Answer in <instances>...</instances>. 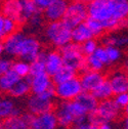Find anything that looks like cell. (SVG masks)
Returning <instances> with one entry per match:
<instances>
[{
  "label": "cell",
  "instance_id": "obj_44",
  "mask_svg": "<svg viewBox=\"0 0 128 129\" xmlns=\"http://www.w3.org/2000/svg\"><path fill=\"white\" fill-rule=\"evenodd\" d=\"M123 113H124V115H128V104H127V106L123 109Z\"/></svg>",
  "mask_w": 128,
  "mask_h": 129
},
{
  "label": "cell",
  "instance_id": "obj_1",
  "mask_svg": "<svg viewBox=\"0 0 128 129\" xmlns=\"http://www.w3.org/2000/svg\"><path fill=\"white\" fill-rule=\"evenodd\" d=\"M88 13L102 22L106 32L128 28V0H92Z\"/></svg>",
  "mask_w": 128,
  "mask_h": 129
},
{
  "label": "cell",
  "instance_id": "obj_35",
  "mask_svg": "<svg viewBox=\"0 0 128 129\" xmlns=\"http://www.w3.org/2000/svg\"><path fill=\"white\" fill-rule=\"evenodd\" d=\"M113 100L118 105V107H120L123 110L127 106V104H128V91L127 92H120V93L114 94Z\"/></svg>",
  "mask_w": 128,
  "mask_h": 129
},
{
  "label": "cell",
  "instance_id": "obj_11",
  "mask_svg": "<svg viewBox=\"0 0 128 129\" xmlns=\"http://www.w3.org/2000/svg\"><path fill=\"white\" fill-rule=\"evenodd\" d=\"M69 3V0H54L48 7L42 11L44 19L47 22L62 21L67 12Z\"/></svg>",
  "mask_w": 128,
  "mask_h": 129
},
{
  "label": "cell",
  "instance_id": "obj_17",
  "mask_svg": "<svg viewBox=\"0 0 128 129\" xmlns=\"http://www.w3.org/2000/svg\"><path fill=\"white\" fill-rule=\"evenodd\" d=\"M25 34L22 32L17 31L14 33L10 34L9 36L5 37L3 39V45H4V52L10 56H18L21 51V47L25 38Z\"/></svg>",
  "mask_w": 128,
  "mask_h": 129
},
{
  "label": "cell",
  "instance_id": "obj_8",
  "mask_svg": "<svg viewBox=\"0 0 128 129\" xmlns=\"http://www.w3.org/2000/svg\"><path fill=\"white\" fill-rule=\"evenodd\" d=\"M55 96L58 101H73L83 91L80 78L75 76L67 81L54 84Z\"/></svg>",
  "mask_w": 128,
  "mask_h": 129
},
{
  "label": "cell",
  "instance_id": "obj_19",
  "mask_svg": "<svg viewBox=\"0 0 128 129\" xmlns=\"http://www.w3.org/2000/svg\"><path fill=\"white\" fill-rule=\"evenodd\" d=\"M21 77L12 69L0 75V93L8 94Z\"/></svg>",
  "mask_w": 128,
  "mask_h": 129
},
{
  "label": "cell",
  "instance_id": "obj_33",
  "mask_svg": "<svg viewBox=\"0 0 128 129\" xmlns=\"http://www.w3.org/2000/svg\"><path fill=\"white\" fill-rule=\"evenodd\" d=\"M106 49H107L111 64L118 62L122 58V51L120 49V47L115 46V45H110V46H106Z\"/></svg>",
  "mask_w": 128,
  "mask_h": 129
},
{
  "label": "cell",
  "instance_id": "obj_15",
  "mask_svg": "<svg viewBox=\"0 0 128 129\" xmlns=\"http://www.w3.org/2000/svg\"><path fill=\"white\" fill-rule=\"evenodd\" d=\"M30 83H31V92L35 94L42 93L54 86L52 77L46 72L34 76H30Z\"/></svg>",
  "mask_w": 128,
  "mask_h": 129
},
{
  "label": "cell",
  "instance_id": "obj_25",
  "mask_svg": "<svg viewBox=\"0 0 128 129\" xmlns=\"http://www.w3.org/2000/svg\"><path fill=\"white\" fill-rule=\"evenodd\" d=\"M41 11L34 0H22V24L28 23L32 17Z\"/></svg>",
  "mask_w": 128,
  "mask_h": 129
},
{
  "label": "cell",
  "instance_id": "obj_26",
  "mask_svg": "<svg viewBox=\"0 0 128 129\" xmlns=\"http://www.w3.org/2000/svg\"><path fill=\"white\" fill-rule=\"evenodd\" d=\"M93 95L97 98V100L99 102H102V101H106V100H109V99H112L114 96V91L112 89L109 81L106 79L105 81L95 88L93 91H92Z\"/></svg>",
  "mask_w": 128,
  "mask_h": 129
},
{
  "label": "cell",
  "instance_id": "obj_40",
  "mask_svg": "<svg viewBox=\"0 0 128 129\" xmlns=\"http://www.w3.org/2000/svg\"><path fill=\"white\" fill-rule=\"evenodd\" d=\"M122 126L123 128L128 129V115H124V118L122 119Z\"/></svg>",
  "mask_w": 128,
  "mask_h": 129
},
{
  "label": "cell",
  "instance_id": "obj_27",
  "mask_svg": "<svg viewBox=\"0 0 128 129\" xmlns=\"http://www.w3.org/2000/svg\"><path fill=\"white\" fill-rule=\"evenodd\" d=\"M77 71L69 66H66V64H63V66L52 76V81L54 84H57V83H61L63 81H67V80L77 76Z\"/></svg>",
  "mask_w": 128,
  "mask_h": 129
},
{
  "label": "cell",
  "instance_id": "obj_38",
  "mask_svg": "<svg viewBox=\"0 0 128 129\" xmlns=\"http://www.w3.org/2000/svg\"><path fill=\"white\" fill-rule=\"evenodd\" d=\"M42 22H43V17H42L41 12L35 14L34 17H32V18L28 21L29 25L32 26V27H38V26H40V25L42 24Z\"/></svg>",
  "mask_w": 128,
  "mask_h": 129
},
{
  "label": "cell",
  "instance_id": "obj_23",
  "mask_svg": "<svg viewBox=\"0 0 128 129\" xmlns=\"http://www.w3.org/2000/svg\"><path fill=\"white\" fill-rule=\"evenodd\" d=\"M19 26L20 24L17 21L7 18L0 12V37L1 39H4L10 34L19 31Z\"/></svg>",
  "mask_w": 128,
  "mask_h": 129
},
{
  "label": "cell",
  "instance_id": "obj_29",
  "mask_svg": "<svg viewBox=\"0 0 128 129\" xmlns=\"http://www.w3.org/2000/svg\"><path fill=\"white\" fill-rule=\"evenodd\" d=\"M46 72L45 62H44V51H41L39 56L30 62V76L38 75Z\"/></svg>",
  "mask_w": 128,
  "mask_h": 129
},
{
  "label": "cell",
  "instance_id": "obj_41",
  "mask_svg": "<svg viewBox=\"0 0 128 129\" xmlns=\"http://www.w3.org/2000/svg\"><path fill=\"white\" fill-rule=\"evenodd\" d=\"M122 69H124V70L128 73V57H126V58L123 60V66H122Z\"/></svg>",
  "mask_w": 128,
  "mask_h": 129
},
{
  "label": "cell",
  "instance_id": "obj_43",
  "mask_svg": "<svg viewBox=\"0 0 128 129\" xmlns=\"http://www.w3.org/2000/svg\"><path fill=\"white\" fill-rule=\"evenodd\" d=\"M4 52V45H3V41H0V55Z\"/></svg>",
  "mask_w": 128,
  "mask_h": 129
},
{
  "label": "cell",
  "instance_id": "obj_47",
  "mask_svg": "<svg viewBox=\"0 0 128 129\" xmlns=\"http://www.w3.org/2000/svg\"><path fill=\"white\" fill-rule=\"evenodd\" d=\"M0 39H1V37H0Z\"/></svg>",
  "mask_w": 128,
  "mask_h": 129
},
{
  "label": "cell",
  "instance_id": "obj_32",
  "mask_svg": "<svg viewBox=\"0 0 128 129\" xmlns=\"http://www.w3.org/2000/svg\"><path fill=\"white\" fill-rule=\"evenodd\" d=\"M86 68L88 70L104 72V70L107 68V66L94 53H92V54L86 56Z\"/></svg>",
  "mask_w": 128,
  "mask_h": 129
},
{
  "label": "cell",
  "instance_id": "obj_10",
  "mask_svg": "<svg viewBox=\"0 0 128 129\" xmlns=\"http://www.w3.org/2000/svg\"><path fill=\"white\" fill-rule=\"evenodd\" d=\"M80 81H81L83 90L92 92L98 86H100L105 80L107 79L106 75L100 71L93 70H85L80 73Z\"/></svg>",
  "mask_w": 128,
  "mask_h": 129
},
{
  "label": "cell",
  "instance_id": "obj_42",
  "mask_svg": "<svg viewBox=\"0 0 128 129\" xmlns=\"http://www.w3.org/2000/svg\"><path fill=\"white\" fill-rule=\"evenodd\" d=\"M110 128H112V123H109V122L104 123L101 126V129H110Z\"/></svg>",
  "mask_w": 128,
  "mask_h": 129
},
{
  "label": "cell",
  "instance_id": "obj_5",
  "mask_svg": "<svg viewBox=\"0 0 128 129\" xmlns=\"http://www.w3.org/2000/svg\"><path fill=\"white\" fill-rule=\"evenodd\" d=\"M56 99L54 86L49 88L42 93H32L31 96H29L26 106L28 112H30L33 115H39L42 113L48 112L54 110L55 103L54 100Z\"/></svg>",
  "mask_w": 128,
  "mask_h": 129
},
{
  "label": "cell",
  "instance_id": "obj_4",
  "mask_svg": "<svg viewBox=\"0 0 128 129\" xmlns=\"http://www.w3.org/2000/svg\"><path fill=\"white\" fill-rule=\"evenodd\" d=\"M45 37L54 48H61L72 42V29L62 21L48 22L45 27Z\"/></svg>",
  "mask_w": 128,
  "mask_h": 129
},
{
  "label": "cell",
  "instance_id": "obj_14",
  "mask_svg": "<svg viewBox=\"0 0 128 129\" xmlns=\"http://www.w3.org/2000/svg\"><path fill=\"white\" fill-rule=\"evenodd\" d=\"M34 115L30 112L21 115H13L3 119L0 123V128L4 129H26L30 128Z\"/></svg>",
  "mask_w": 128,
  "mask_h": 129
},
{
  "label": "cell",
  "instance_id": "obj_45",
  "mask_svg": "<svg viewBox=\"0 0 128 129\" xmlns=\"http://www.w3.org/2000/svg\"><path fill=\"white\" fill-rule=\"evenodd\" d=\"M79 1H83V2H85V3H89V2L92 1V0H79Z\"/></svg>",
  "mask_w": 128,
  "mask_h": 129
},
{
  "label": "cell",
  "instance_id": "obj_39",
  "mask_svg": "<svg viewBox=\"0 0 128 129\" xmlns=\"http://www.w3.org/2000/svg\"><path fill=\"white\" fill-rule=\"evenodd\" d=\"M34 1L37 4V6L43 11L44 9H46L47 7H48L54 0H34Z\"/></svg>",
  "mask_w": 128,
  "mask_h": 129
},
{
  "label": "cell",
  "instance_id": "obj_24",
  "mask_svg": "<svg viewBox=\"0 0 128 129\" xmlns=\"http://www.w3.org/2000/svg\"><path fill=\"white\" fill-rule=\"evenodd\" d=\"M21 114L22 111L15 106L14 102L11 99L0 98V117L2 118V120L9 116Z\"/></svg>",
  "mask_w": 128,
  "mask_h": 129
},
{
  "label": "cell",
  "instance_id": "obj_21",
  "mask_svg": "<svg viewBox=\"0 0 128 129\" xmlns=\"http://www.w3.org/2000/svg\"><path fill=\"white\" fill-rule=\"evenodd\" d=\"M76 101L81 105L84 110L90 114V113L94 112L95 109L98 108V105H99V101L97 100V98L93 95L92 92L90 91H85L83 90L81 93H80L77 98H76Z\"/></svg>",
  "mask_w": 128,
  "mask_h": 129
},
{
  "label": "cell",
  "instance_id": "obj_6",
  "mask_svg": "<svg viewBox=\"0 0 128 129\" xmlns=\"http://www.w3.org/2000/svg\"><path fill=\"white\" fill-rule=\"evenodd\" d=\"M59 50L62 55L63 63H65L66 66H69V67L75 69L78 73H81V72L87 70L86 55L83 53L80 44L72 41V42L68 43L67 45L59 48Z\"/></svg>",
  "mask_w": 128,
  "mask_h": 129
},
{
  "label": "cell",
  "instance_id": "obj_3",
  "mask_svg": "<svg viewBox=\"0 0 128 129\" xmlns=\"http://www.w3.org/2000/svg\"><path fill=\"white\" fill-rule=\"evenodd\" d=\"M54 112L57 117L58 127L61 128L74 127V124L79 117L88 114L76 100L59 101L54 107Z\"/></svg>",
  "mask_w": 128,
  "mask_h": 129
},
{
  "label": "cell",
  "instance_id": "obj_28",
  "mask_svg": "<svg viewBox=\"0 0 128 129\" xmlns=\"http://www.w3.org/2000/svg\"><path fill=\"white\" fill-rule=\"evenodd\" d=\"M102 41L104 46L115 45L118 47H128V36H118L111 34L105 36Z\"/></svg>",
  "mask_w": 128,
  "mask_h": 129
},
{
  "label": "cell",
  "instance_id": "obj_46",
  "mask_svg": "<svg viewBox=\"0 0 128 129\" xmlns=\"http://www.w3.org/2000/svg\"><path fill=\"white\" fill-rule=\"evenodd\" d=\"M1 121H2V118H1V117H0V123H1Z\"/></svg>",
  "mask_w": 128,
  "mask_h": 129
},
{
  "label": "cell",
  "instance_id": "obj_31",
  "mask_svg": "<svg viewBox=\"0 0 128 129\" xmlns=\"http://www.w3.org/2000/svg\"><path fill=\"white\" fill-rule=\"evenodd\" d=\"M85 23L87 24V26L89 27V29L91 30L93 36L97 38V37H101L105 34L106 29L104 27V25L102 24V22H100L99 20L94 19L92 17H88L85 21Z\"/></svg>",
  "mask_w": 128,
  "mask_h": 129
},
{
  "label": "cell",
  "instance_id": "obj_36",
  "mask_svg": "<svg viewBox=\"0 0 128 129\" xmlns=\"http://www.w3.org/2000/svg\"><path fill=\"white\" fill-rule=\"evenodd\" d=\"M94 54L97 55L106 66H110V60H109V56H108V52H107V49H106V46L102 45V46H99L97 48V50L94 51Z\"/></svg>",
  "mask_w": 128,
  "mask_h": 129
},
{
  "label": "cell",
  "instance_id": "obj_18",
  "mask_svg": "<svg viewBox=\"0 0 128 129\" xmlns=\"http://www.w3.org/2000/svg\"><path fill=\"white\" fill-rule=\"evenodd\" d=\"M44 62L46 73H48L51 77L65 64L59 49L44 51Z\"/></svg>",
  "mask_w": 128,
  "mask_h": 129
},
{
  "label": "cell",
  "instance_id": "obj_30",
  "mask_svg": "<svg viewBox=\"0 0 128 129\" xmlns=\"http://www.w3.org/2000/svg\"><path fill=\"white\" fill-rule=\"evenodd\" d=\"M15 73H17L21 78L29 77L30 76V62L20 58L19 60L12 61V68Z\"/></svg>",
  "mask_w": 128,
  "mask_h": 129
},
{
  "label": "cell",
  "instance_id": "obj_2",
  "mask_svg": "<svg viewBox=\"0 0 128 129\" xmlns=\"http://www.w3.org/2000/svg\"><path fill=\"white\" fill-rule=\"evenodd\" d=\"M122 113L123 110L118 107L113 98L100 102L95 111L90 113L93 129L101 128V126L107 122L114 123L118 121L122 116Z\"/></svg>",
  "mask_w": 128,
  "mask_h": 129
},
{
  "label": "cell",
  "instance_id": "obj_22",
  "mask_svg": "<svg viewBox=\"0 0 128 129\" xmlns=\"http://www.w3.org/2000/svg\"><path fill=\"white\" fill-rule=\"evenodd\" d=\"M31 92V83H30V76L21 78L12 87L10 92L8 93L13 99H22L27 96Z\"/></svg>",
  "mask_w": 128,
  "mask_h": 129
},
{
  "label": "cell",
  "instance_id": "obj_12",
  "mask_svg": "<svg viewBox=\"0 0 128 129\" xmlns=\"http://www.w3.org/2000/svg\"><path fill=\"white\" fill-rule=\"evenodd\" d=\"M58 127V121L54 110L34 115L30 128L33 129H54Z\"/></svg>",
  "mask_w": 128,
  "mask_h": 129
},
{
  "label": "cell",
  "instance_id": "obj_13",
  "mask_svg": "<svg viewBox=\"0 0 128 129\" xmlns=\"http://www.w3.org/2000/svg\"><path fill=\"white\" fill-rule=\"evenodd\" d=\"M114 94L128 91V73L124 69H116L107 77Z\"/></svg>",
  "mask_w": 128,
  "mask_h": 129
},
{
  "label": "cell",
  "instance_id": "obj_20",
  "mask_svg": "<svg viewBox=\"0 0 128 129\" xmlns=\"http://www.w3.org/2000/svg\"><path fill=\"white\" fill-rule=\"evenodd\" d=\"M91 38H95V37L93 36L91 30L89 29V27L85 22L77 25L72 29V41L75 43L82 44L83 42Z\"/></svg>",
  "mask_w": 128,
  "mask_h": 129
},
{
  "label": "cell",
  "instance_id": "obj_16",
  "mask_svg": "<svg viewBox=\"0 0 128 129\" xmlns=\"http://www.w3.org/2000/svg\"><path fill=\"white\" fill-rule=\"evenodd\" d=\"M0 12L5 17L22 24V0H2L0 3Z\"/></svg>",
  "mask_w": 128,
  "mask_h": 129
},
{
  "label": "cell",
  "instance_id": "obj_34",
  "mask_svg": "<svg viewBox=\"0 0 128 129\" xmlns=\"http://www.w3.org/2000/svg\"><path fill=\"white\" fill-rule=\"evenodd\" d=\"M81 45V49L83 51V53L87 56V55H90L92 53H94V51L97 50V48L100 46L99 45V42L95 38H91L85 42H83Z\"/></svg>",
  "mask_w": 128,
  "mask_h": 129
},
{
  "label": "cell",
  "instance_id": "obj_7",
  "mask_svg": "<svg viewBox=\"0 0 128 129\" xmlns=\"http://www.w3.org/2000/svg\"><path fill=\"white\" fill-rule=\"evenodd\" d=\"M88 17V3L79 1V0H73L69 3L67 12L62 19V22L68 27L73 29L77 25L84 23Z\"/></svg>",
  "mask_w": 128,
  "mask_h": 129
},
{
  "label": "cell",
  "instance_id": "obj_9",
  "mask_svg": "<svg viewBox=\"0 0 128 129\" xmlns=\"http://www.w3.org/2000/svg\"><path fill=\"white\" fill-rule=\"evenodd\" d=\"M41 43L33 36H25L19 57L29 62L36 59L41 52Z\"/></svg>",
  "mask_w": 128,
  "mask_h": 129
},
{
  "label": "cell",
  "instance_id": "obj_37",
  "mask_svg": "<svg viewBox=\"0 0 128 129\" xmlns=\"http://www.w3.org/2000/svg\"><path fill=\"white\" fill-rule=\"evenodd\" d=\"M12 61L7 58H0V75L11 70Z\"/></svg>",
  "mask_w": 128,
  "mask_h": 129
}]
</instances>
